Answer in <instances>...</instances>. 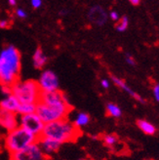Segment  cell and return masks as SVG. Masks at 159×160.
<instances>
[{
	"instance_id": "e0dca14e",
	"label": "cell",
	"mask_w": 159,
	"mask_h": 160,
	"mask_svg": "<svg viewBox=\"0 0 159 160\" xmlns=\"http://www.w3.org/2000/svg\"><path fill=\"white\" fill-rule=\"evenodd\" d=\"M36 107L37 103H21L18 107L17 109V114L20 115H25V114H31L36 112Z\"/></svg>"
},
{
	"instance_id": "8fae6325",
	"label": "cell",
	"mask_w": 159,
	"mask_h": 160,
	"mask_svg": "<svg viewBox=\"0 0 159 160\" xmlns=\"http://www.w3.org/2000/svg\"><path fill=\"white\" fill-rule=\"evenodd\" d=\"M37 143L39 145V147H40L41 150L43 151V153L47 157L57 153L62 147L61 142L55 140H52V139H49V138H43V137L38 139Z\"/></svg>"
},
{
	"instance_id": "ffe728a7",
	"label": "cell",
	"mask_w": 159,
	"mask_h": 160,
	"mask_svg": "<svg viewBox=\"0 0 159 160\" xmlns=\"http://www.w3.org/2000/svg\"><path fill=\"white\" fill-rule=\"evenodd\" d=\"M117 141H118V137L114 134H108V135H106L104 137L105 145L107 147H109V148L114 147L116 145Z\"/></svg>"
},
{
	"instance_id": "5bb4252c",
	"label": "cell",
	"mask_w": 159,
	"mask_h": 160,
	"mask_svg": "<svg viewBox=\"0 0 159 160\" xmlns=\"http://www.w3.org/2000/svg\"><path fill=\"white\" fill-rule=\"evenodd\" d=\"M110 77H111V80L113 81V83H114L117 87L121 88L122 90H124L125 92H127V93H128V94L131 96V97H133L134 99H136V100L139 101L140 102H142V103H146V101H145L144 99H142L139 94H137L136 92H134L130 87L127 86L126 83L123 81L122 79L118 78V77L115 76V75H110Z\"/></svg>"
},
{
	"instance_id": "30bf717a",
	"label": "cell",
	"mask_w": 159,
	"mask_h": 160,
	"mask_svg": "<svg viewBox=\"0 0 159 160\" xmlns=\"http://www.w3.org/2000/svg\"><path fill=\"white\" fill-rule=\"evenodd\" d=\"M39 102L47 103V105H56V103L69 102L66 94L61 90L54 92H42Z\"/></svg>"
},
{
	"instance_id": "83f0119b",
	"label": "cell",
	"mask_w": 159,
	"mask_h": 160,
	"mask_svg": "<svg viewBox=\"0 0 159 160\" xmlns=\"http://www.w3.org/2000/svg\"><path fill=\"white\" fill-rule=\"evenodd\" d=\"M101 83H102V86L104 87L105 89H107V88L109 87V83H108L107 80H105V79H104V80H102V82H101Z\"/></svg>"
},
{
	"instance_id": "f1b7e54d",
	"label": "cell",
	"mask_w": 159,
	"mask_h": 160,
	"mask_svg": "<svg viewBox=\"0 0 159 160\" xmlns=\"http://www.w3.org/2000/svg\"><path fill=\"white\" fill-rule=\"evenodd\" d=\"M110 18L113 21H117L118 20V14L116 12H111L110 13Z\"/></svg>"
},
{
	"instance_id": "d4e9b609",
	"label": "cell",
	"mask_w": 159,
	"mask_h": 160,
	"mask_svg": "<svg viewBox=\"0 0 159 160\" xmlns=\"http://www.w3.org/2000/svg\"><path fill=\"white\" fill-rule=\"evenodd\" d=\"M16 15H17L18 17L21 18V19H23V18L27 17V13L23 10H22V9H18L17 11H16Z\"/></svg>"
},
{
	"instance_id": "4dcf8cb0",
	"label": "cell",
	"mask_w": 159,
	"mask_h": 160,
	"mask_svg": "<svg viewBox=\"0 0 159 160\" xmlns=\"http://www.w3.org/2000/svg\"><path fill=\"white\" fill-rule=\"evenodd\" d=\"M8 2H9V4L11 6H16V5H17V1H16V0H8Z\"/></svg>"
},
{
	"instance_id": "52a82bcc",
	"label": "cell",
	"mask_w": 159,
	"mask_h": 160,
	"mask_svg": "<svg viewBox=\"0 0 159 160\" xmlns=\"http://www.w3.org/2000/svg\"><path fill=\"white\" fill-rule=\"evenodd\" d=\"M47 156L43 153L40 147L36 142L18 152L10 154V160H46Z\"/></svg>"
},
{
	"instance_id": "7402d4cb",
	"label": "cell",
	"mask_w": 159,
	"mask_h": 160,
	"mask_svg": "<svg viewBox=\"0 0 159 160\" xmlns=\"http://www.w3.org/2000/svg\"><path fill=\"white\" fill-rule=\"evenodd\" d=\"M13 26V22H9L8 20H1L0 21V28L7 29L10 28Z\"/></svg>"
},
{
	"instance_id": "9a60e30c",
	"label": "cell",
	"mask_w": 159,
	"mask_h": 160,
	"mask_svg": "<svg viewBox=\"0 0 159 160\" xmlns=\"http://www.w3.org/2000/svg\"><path fill=\"white\" fill-rule=\"evenodd\" d=\"M32 62H33V67L36 69H42L46 66L47 62H48V59H47L45 54L43 53V50L40 46H38L36 48V50L32 56Z\"/></svg>"
},
{
	"instance_id": "277c9868",
	"label": "cell",
	"mask_w": 159,
	"mask_h": 160,
	"mask_svg": "<svg viewBox=\"0 0 159 160\" xmlns=\"http://www.w3.org/2000/svg\"><path fill=\"white\" fill-rule=\"evenodd\" d=\"M41 93L38 81L35 80L18 81L12 86V94L21 103H37Z\"/></svg>"
},
{
	"instance_id": "cb8c5ba5",
	"label": "cell",
	"mask_w": 159,
	"mask_h": 160,
	"mask_svg": "<svg viewBox=\"0 0 159 160\" xmlns=\"http://www.w3.org/2000/svg\"><path fill=\"white\" fill-rule=\"evenodd\" d=\"M153 95H154V98L157 102H159V84H156L153 87Z\"/></svg>"
},
{
	"instance_id": "44dd1931",
	"label": "cell",
	"mask_w": 159,
	"mask_h": 160,
	"mask_svg": "<svg viewBox=\"0 0 159 160\" xmlns=\"http://www.w3.org/2000/svg\"><path fill=\"white\" fill-rule=\"evenodd\" d=\"M128 25H129L128 18H127L126 16H123V17L115 23L114 27L118 31H125L127 28H128Z\"/></svg>"
},
{
	"instance_id": "d6986e66",
	"label": "cell",
	"mask_w": 159,
	"mask_h": 160,
	"mask_svg": "<svg viewBox=\"0 0 159 160\" xmlns=\"http://www.w3.org/2000/svg\"><path fill=\"white\" fill-rule=\"evenodd\" d=\"M90 122V115L86 112H79L74 120V125L78 128H81L83 126H86Z\"/></svg>"
},
{
	"instance_id": "603a6c76",
	"label": "cell",
	"mask_w": 159,
	"mask_h": 160,
	"mask_svg": "<svg viewBox=\"0 0 159 160\" xmlns=\"http://www.w3.org/2000/svg\"><path fill=\"white\" fill-rule=\"evenodd\" d=\"M0 87H1V92L5 97L12 94V87L9 86H0Z\"/></svg>"
},
{
	"instance_id": "4316f807",
	"label": "cell",
	"mask_w": 159,
	"mask_h": 160,
	"mask_svg": "<svg viewBox=\"0 0 159 160\" xmlns=\"http://www.w3.org/2000/svg\"><path fill=\"white\" fill-rule=\"evenodd\" d=\"M31 5L34 8H39L42 5V0H31Z\"/></svg>"
},
{
	"instance_id": "2e32d148",
	"label": "cell",
	"mask_w": 159,
	"mask_h": 160,
	"mask_svg": "<svg viewBox=\"0 0 159 160\" xmlns=\"http://www.w3.org/2000/svg\"><path fill=\"white\" fill-rule=\"evenodd\" d=\"M137 126L139 127V129H141L142 132H144L147 135L152 136L156 133V128L154 125L152 123H149L147 120L144 119H139L137 120Z\"/></svg>"
},
{
	"instance_id": "ba28073f",
	"label": "cell",
	"mask_w": 159,
	"mask_h": 160,
	"mask_svg": "<svg viewBox=\"0 0 159 160\" xmlns=\"http://www.w3.org/2000/svg\"><path fill=\"white\" fill-rule=\"evenodd\" d=\"M39 87L42 92H54L59 90V78L54 71L44 70L38 80Z\"/></svg>"
},
{
	"instance_id": "7a4b0ae2",
	"label": "cell",
	"mask_w": 159,
	"mask_h": 160,
	"mask_svg": "<svg viewBox=\"0 0 159 160\" xmlns=\"http://www.w3.org/2000/svg\"><path fill=\"white\" fill-rule=\"evenodd\" d=\"M81 134L80 128L76 127L74 123L70 122L67 118H63L45 124L41 137L55 140L62 145L66 142H75Z\"/></svg>"
},
{
	"instance_id": "ac0fdd59",
	"label": "cell",
	"mask_w": 159,
	"mask_h": 160,
	"mask_svg": "<svg viewBox=\"0 0 159 160\" xmlns=\"http://www.w3.org/2000/svg\"><path fill=\"white\" fill-rule=\"evenodd\" d=\"M107 114L115 118H119L122 115V110L115 103L108 102L107 105Z\"/></svg>"
},
{
	"instance_id": "6da1fadb",
	"label": "cell",
	"mask_w": 159,
	"mask_h": 160,
	"mask_svg": "<svg viewBox=\"0 0 159 160\" xmlns=\"http://www.w3.org/2000/svg\"><path fill=\"white\" fill-rule=\"evenodd\" d=\"M21 53L10 45L0 52V86L12 87L20 81Z\"/></svg>"
},
{
	"instance_id": "4fadbf2b",
	"label": "cell",
	"mask_w": 159,
	"mask_h": 160,
	"mask_svg": "<svg viewBox=\"0 0 159 160\" xmlns=\"http://www.w3.org/2000/svg\"><path fill=\"white\" fill-rule=\"evenodd\" d=\"M19 105H20V102L13 94H11L9 96H6L4 99L0 101V108L5 109V110H9V111H12V112H16V113H17V109H18Z\"/></svg>"
},
{
	"instance_id": "3957f363",
	"label": "cell",
	"mask_w": 159,
	"mask_h": 160,
	"mask_svg": "<svg viewBox=\"0 0 159 160\" xmlns=\"http://www.w3.org/2000/svg\"><path fill=\"white\" fill-rule=\"evenodd\" d=\"M38 138L31 134L25 128L19 126L15 130L8 132L4 139V147L10 154L18 152L20 150L36 143Z\"/></svg>"
},
{
	"instance_id": "5b68a950",
	"label": "cell",
	"mask_w": 159,
	"mask_h": 160,
	"mask_svg": "<svg viewBox=\"0 0 159 160\" xmlns=\"http://www.w3.org/2000/svg\"><path fill=\"white\" fill-rule=\"evenodd\" d=\"M71 110H72V107L69 102L47 105V103L38 102L36 107V114L41 118L45 124H47L60 119L67 118V115Z\"/></svg>"
},
{
	"instance_id": "484cf974",
	"label": "cell",
	"mask_w": 159,
	"mask_h": 160,
	"mask_svg": "<svg viewBox=\"0 0 159 160\" xmlns=\"http://www.w3.org/2000/svg\"><path fill=\"white\" fill-rule=\"evenodd\" d=\"M126 62L129 63L131 66H136V61L133 59V57H131L130 55H127L126 56Z\"/></svg>"
},
{
	"instance_id": "8992f818",
	"label": "cell",
	"mask_w": 159,
	"mask_h": 160,
	"mask_svg": "<svg viewBox=\"0 0 159 160\" xmlns=\"http://www.w3.org/2000/svg\"><path fill=\"white\" fill-rule=\"evenodd\" d=\"M19 123L20 126L25 128L26 130L33 134L34 136L39 139L41 137L45 123L41 120L36 112L31 113V114H25V115H20L19 116Z\"/></svg>"
},
{
	"instance_id": "f546056e",
	"label": "cell",
	"mask_w": 159,
	"mask_h": 160,
	"mask_svg": "<svg viewBox=\"0 0 159 160\" xmlns=\"http://www.w3.org/2000/svg\"><path fill=\"white\" fill-rule=\"evenodd\" d=\"M129 2L134 6H138L141 3V0H129Z\"/></svg>"
},
{
	"instance_id": "9c48e42d",
	"label": "cell",
	"mask_w": 159,
	"mask_h": 160,
	"mask_svg": "<svg viewBox=\"0 0 159 160\" xmlns=\"http://www.w3.org/2000/svg\"><path fill=\"white\" fill-rule=\"evenodd\" d=\"M19 126V115L17 113L0 108V128L1 129L10 132Z\"/></svg>"
},
{
	"instance_id": "7c38bea8",
	"label": "cell",
	"mask_w": 159,
	"mask_h": 160,
	"mask_svg": "<svg viewBox=\"0 0 159 160\" xmlns=\"http://www.w3.org/2000/svg\"><path fill=\"white\" fill-rule=\"evenodd\" d=\"M88 19L91 22L95 23V25L102 26L107 21V13L100 6L93 7L88 13Z\"/></svg>"
}]
</instances>
